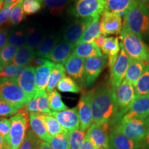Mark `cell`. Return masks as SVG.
<instances>
[{"mask_svg": "<svg viewBox=\"0 0 149 149\" xmlns=\"http://www.w3.org/2000/svg\"><path fill=\"white\" fill-rule=\"evenodd\" d=\"M90 93L93 123L113 122L116 113V99L111 86L100 84Z\"/></svg>", "mask_w": 149, "mask_h": 149, "instance_id": "cell-1", "label": "cell"}, {"mask_svg": "<svg viewBox=\"0 0 149 149\" xmlns=\"http://www.w3.org/2000/svg\"><path fill=\"white\" fill-rule=\"evenodd\" d=\"M123 26L141 40L149 33V12L144 3L135 1L124 15Z\"/></svg>", "mask_w": 149, "mask_h": 149, "instance_id": "cell-2", "label": "cell"}, {"mask_svg": "<svg viewBox=\"0 0 149 149\" xmlns=\"http://www.w3.org/2000/svg\"><path fill=\"white\" fill-rule=\"evenodd\" d=\"M10 129L4 140L6 149H19L27 134L28 112L24 109L19 110L15 115L10 117Z\"/></svg>", "mask_w": 149, "mask_h": 149, "instance_id": "cell-3", "label": "cell"}, {"mask_svg": "<svg viewBox=\"0 0 149 149\" xmlns=\"http://www.w3.org/2000/svg\"><path fill=\"white\" fill-rule=\"evenodd\" d=\"M120 35L121 44L130 58L149 64V48L142 40L124 26Z\"/></svg>", "mask_w": 149, "mask_h": 149, "instance_id": "cell-4", "label": "cell"}, {"mask_svg": "<svg viewBox=\"0 0 149 149\" xmlns=\"http://www.w3.org/2000/svg\"><path fill=\"white\" fill-rule=\"evenodd\" d=\"M0 98L18 111L24 109L29 102L17 78L0 77Z\"/></svg>", "mask_w": 149, "mask_h": 149, "instance_id": "cell-5", "label": "cell"}, {"mask_svg": "<svg viewBox=\"0 0 149 149\" xmlns=\"http://www.w3.org/2000/svg\"><path fill=\"white\" fill-rule=\"evenodd\" d=\"M116 99V113L113 122H120L124 115L129 110L134 100L137 97L135 86L124 79L115 91Z\"/></svg>", "mask_w": 149, "mask_h": 149, "instance_id": "cell-6", "label": "cell"}, {"mask_svg": "<svg viewBox=\"0 0 149 149\" xmlns=\"http://www.w3.org/2000/svg\"><path fill=\"white\" fill-rule=\"evenodd\" d=\"M105 0H74L70 13L79 19L100 16L105 10Z\"/></svg>", "mask_w": 149, "mask_h": 149, "instance_id": "cell-7", "label": "cell"}, {"mask_svg": "<svg viewBox=\"0 0 149 149\" xmlns=\"http://www.w3.org/2000/svg\"><path fill=\"white\" fill-rule=\"evenodd\" d=\"M120 133L136 142L141 143L145 139L148 128L144 120L133 118L128 120H121L115 126Z\"/></svg>", "mask_w": 149, "mask_h": 149, "instance_id": "cell-8", "label": "cell"}, {"mask_svg": "<svg viewBox=\"0 0 149 149\" xmlns=\"http://www.w3.org/2000/svg\"><path fill=\"white\" fill-rule=\"evenodd\" d=\"M130 59L120 43V51L115 64L111 69L110 86L115 91L117 87L125 79V75L128 67L129 66Z\"/></svg>", "mask_w": 149, "mask_h": 149, "instance_id": "cell-9", "label": "cell"}, {"mask_svg": "<svg viewBox=\"0 0 149 149\" xmlns=\"http://www.w3.org/2000/svg\"><path fill=\"white\" fill-rule=\"evenodd\" d=\"M84 61L85 59L80 58L72 53V55L64 64L66 72L68 77L72 78L77 84L80 88L82 89L86 88Z\"/></svg>", "mask_w": 149, "mask_h": 149, "instance_id": "cell-10", "label": "cell"}, {"mask_svg": "<svg viewBox=\"0 0 149 149\" xmlns=\"http://www.w3.org/2000/svg\"><path fill=\"white\" fill-rule=\"evenodd\" d=\"M107 64L108 58L105 55L85 59L84 71L86 87L91 88L94 84Z\"/></svg>", "mask_w": 149, "mask_h": 149, "instance_id": "cell-11", "label": "cell"}, {"mask_svg": "<svg viewBox=\"0 0 149 149\" xmlns=\"http://www.w3.org/2000/svg\"><path fill=\"white\" fill-rule=\"evenodd\" d=\"M109 128L110 124L108 122L93 123L88 129L86 135L97 149L108 148L109 146Z\"/></svg>", "mask_w": 149, "mask_h": 149, "instance_id": "cell-12", "label": "cell"}, {"mask_svg": "<svg viewBox=\"0 0 149 149\" xmlns=\"http://www.w3.org/2000/svg\"><path fill=\"white\" fill-rule=\"evenodd\" d=\"M123 27L122 16L116 13L104 10L100 17L101 33L105 35H120Z\"/></svg>", "mask_w": 149, "mask_h": 149, "instance_id": "cell-13", "label": "cell"}, {"mask_svg": "<svg viewBox=\"0 0 149 149\" xmlns=\"http://www.w3.org/2000/svg\"><path fill=\"white\" fill-rule=\"evenodd\" d=\"M51 115L57 120L62 128L68 133L79 129L80 122L77 108L67 109L59 112H51Z\"/></svg>", "mask_w": 149, "mask_h": 149, "instance_id": "cell-14", "label": "cell"}, {"mask_svg": "<svg viewBox=\"0 0 149 149\" xmlns=\"http://www.w3.org/2000/svg\"><path fill=\"white\" fill-rule=\"evenodd\" d=\"M77 108L80 122L79 129L86 132L93 124L90 91L84 92L81 95Z\"/></svg>", "mask_w": 149, "mask_h": 149, "instance_id": "cell-15", "label": "cell"}, {"mask_svg": "<svg viewBox=\"0 0 149 149\" xmlns=\"http://www.w3.org/2000/svg\"><path fill=\"white\" fill-rule=\"evenodd\" d=\"M93 18H84L76 19L65 30L63 38L65 42L72 44H75L81 38L86 29L88 28L89 24L92 22Z\"/></svg>", "mask_w": 149, "mask_h": 149, "instance_id": "cell-16", "label": "cell"}, {"mask_svg": "<svg viewBox=\"0 0 149 149\" xmlns=\"http://www.w3.org/2000/svg\"><path fill=\"white\" fill-rule=\"evenodd\" d=\"M148 114L149 95L137 97L121 120H128L133 118L145 120L148 116Z\"/></svg>", "mask_w": 149, "mask_h": 149, "instance_id": "cell-17", "label": "cell"}, {"mask_svg": "<svg viewBox=\"0 0 149 149\" xmlns=\"http://www.w3.org/2000/svg\"><path fill=\"white\" fill-rule=\"evenodd\" d=\"M17 82L30 102L36 93L35 68L28 66L26 70L17 78Z\"/></svg>", "mask_w": 149, "mask_h": 149, "instance_id": "cell-18", "label": "cell"}, {"mask_svg": "<svg viewBox=\"0 0 149 149\" xmlns=\"http://www.w3.org/2000/svg\"><path fill=\"white\" fill-rule=\"evenodd\" d=\"M75 45L66 42H59L53 50L45 57L48 60L53 61L55 64L64 65L70 56L72 55Z\"/></svg>", "mask_w": 149, "mask_h": 149, "instance_id": "cell-19", "label": "cell"}, {"mask_svg": "<svg viewBox=\"0 0 149 149\" xmlns=\"http://www.w3.org/2000/svg\"><path fill=\"white\" fill-rule=\"evenodd\" d=\"M109 145L113 149H138L141 143L136 142L123 135L116 128L111 130L109 134Z\"/></svg>", "mask_w": 149, "mask_h": 149, "instance_id": "cell-20", "label": "cell"}, {"mask_svg": "<svg viewBox=\"0 0 149 149\" xmlns=\"http://www.w3.org/2000/svg\"><path fill=\"white\" fill-rule=\"evenodd\" d=\"M29 124L31 129L40 140L50 142L52 137L48 133L42 113H30Z\"/></svg>", "mask_w": 149, "mask_h": 149, "instance_id": "cell-21", "label": "cell"}, {"mask_svg": "<svg viewBox=\"0 0 149 149\" xmlns=\"http://www.w3.org/2000/svg\"><path fill=\"white\" fill-rule=\"evenodd\" d=\"M55 65V64L53 61L46 59L44 64L35 68V83L37 91L46 90L50 75Z\"/></svg>", "mask_w": 149, "mask_h": 149, "instance_id": "cell-22", "label": "cell"}, {"mask_svg": "<svg viewBox=\"0 0 149 149\" xmlns=\"http://www.w3.org/2000/svg\"><path fill=\"white\" fill-rule=\"evenodd\" d=\"M72 54L83 59L104 55L100 48L94 42H83L77 44L74 47Z\"/></svg>", "mask_w": 149, "mask_h": 149, "instance_id": "cell-23", "label": "cell"}, {"mask_svg": "<svg viewBox=\"0 0 149 149\" xmlns=\"http://www.w3.org/2000/svg\"><path fill=\"white\" fill-rule=\"evenodd\" d=\"M36 56L35 51L30 48L29 46H25L18 48V51L10 64L28 67L27 66L29 65H31Z\"/></svg>", "mask_w": 149, "mask_h": 149, "instance_id": "cell-24", "label": "cell"}, {"mask_svg": "<svg viewBox=\"0 0 149 149\" xmlns=\"http://www.w3.org/2000/svg\"><path fill=\"white\" fill-rule=\"evenodd\" d=\"M146 65V63L142 61L130 59L129 66L126 72L125 79L135 86L137 80L139 79L144 72Z\"/></svg>", "mask_w": 149, "mask_h": 149, "instance_id": "cell-25", "label": "cell"}, {"mask_svg": "<svg viewBox=\"0 0 149 149\" xmlns=\"http://www.w3.org/2000/svg\"><path fill=\"white\" fill-rule=\"evenodd\" d=\"M100 29V16H97L93 17L91 23L86 29L79 40L75 44V46L83 42H93L95 39L101 34Z\"/></svg>", "mask_w": 149, "mask_h": 149, "instance_id": "cell-26", "label": "cell"}, {"mask_svg": "<svg viewBox=\"0 0 149 149\" xmlns=\"http://www.w3.org/2000/svg\"><path fill=\"white\" fill-rule=\"evenodd\" d=\"M59 42V37L55 35H48L43 37L42 42L35 51L36 55L45 58L53 51Z\"/></svg>", "mask_w": 149, "mask_h": 149, "instance_id": "cell-27", "label": "cell"}, {"mask_svg": "<svg viewBox=\"0 0 149 149\" xmlns=\"http://www.w3.org/2000/svg\"><path fill=\"white\" fill-rule=\"evenodd\" d=\"M135 0H105V10L124 16Z\"/></svg>", "mask_w": 149, "mask_h": 149, "instance_id": "cell-28", "label": "cell"}, {"mask_svg": "<svg viewBox=\"0 0 149 149\" xmlns=\"http://www.w3.org/2000/svg\"><path fill=\"white\" fill-rule=\"evenodd\" d=\"M102 54L107 58L118 56L120 51V42L115 37H107L102 47L100 48Z\"/></svg>", "mask_w": 149, "mask_h": 149, "instance_id": "cell-29", "label": "cell"}, {"mask_svg": "<svg viewBox=\"0 0 149 149\" xmlns=\"http://www.w3.org/2000/svg\"><path fill=\"white\" fill-rule=\"evenodd\" d=\"M66 74V69L63 64H55V66L53 68L51 75H50L49 80L46 86V91L47 93H51L57 87V84L59 81L65 77Z\"/></svg>", "mask_w": 149, "mask_h": 149, "instance_id": "cell-30", "label": "cell"}, {"mask_svg": "<svg viewBox=\"0 0 149 149\" xmlns=\"http://www.w3.org/2000/svg\"><path fill=\"white\" fill-rule=\"evenodd\" d=\"M136 97L149 95V64H147L139 79L135 85Z\"/></svg>", "mask_w": 149, "mask_h": 149, "instance_id": "cell-31", "label": "cell"}, {"mask_svg": "<svg viewBox=\"0 0 149 149\" xmlns=\"http://www.w3.org/2000/svg\"><path fill=\"white\" fill-rule=\"evenodd\" d=\"M42 115L44 123H45L48 133L51 137H54V136L61 133H68L62 128V126L60 125V124L57 122L55 117L52 116L51 115L42 114Z\"/></svg>", "mask_w": 149, "mask_h": 149, "instance_id": "cell-32", "label": "cell"}, {"mask_svg": "<svg viewBox=\"0 0 149 149\" xmlns=\"http://www.w3.org/2000/svg\"><path fill=\"white\" fill-rule=\"evenodd\" d=\"M33 97L36 101L38 113L51 115V111L49 107L48 93H46V90L37 91Z\"/></svg>", "mask_w": 149, "mask_h": 149, "instance_id": "cell-33", "label": "cell"}, {"mask_svg": "<svg viewBox=\"0 0 149 149\" xmlns=\"http://www.w3.org/2000/svg\"><path fill=\"white\" fill-rule=\"evenodd\" d=\"M17 51L18 48L8 43L0 49V63L2 69L10 64Z\"/></svg>", "mask_w": 149, "mask_h": 149, "instance_id": "cell-34", "label": "cell"}, {"mask_svg": "<svg viewBox=\"0 0 149 149\" xmlns=\"http://www.w3.org/2000/svg\"><path fill=\"white\" fill-rule=\"evenodd\" d=\"M57 90L62 93H71L77 94L81 92V88L78 84L70 77L65 76L57 85Z\"/></svg>", "mask_w": 149, "mask_h": 149, "instance_id": "cell-35", "label": "cell"}, {"mask_svg": "<svg viewBox=\"0 0 149 149\" xmlns=\"http://www.w3.org/2000/svg\"><path fill=\"white\" fill-rule=\"evenodd\" d=\"M48 96L51 112H59L68 109V107L62 101L61 95L56 90L48 93Z\"/></svg>", "mask_w": 149, "mask_h": 149, "instance_id": "cell-36", "label": "cell"}, {"mask_svg": "<svg viewBox=\"0 0 149 149\" xmlns=\"http://www.w3.org/2000/svg\"><path fill=\"white\" fill-rule=\"evenodd\" d=\"M69 1L70 0H43L44 4L54 16L62 13Z\"/></svg>", "mask_w": 149, "mask_h": 149, "instance_id": "cell-37", "label": "cell"}, {"mask_svg": "<svg viewBox=\"0 0 149 149\" xmlns=\"http://www.w3.org/2000/svg\"><path fill=\"white\" fill-rule=\"evenodd\" d=\"M26 33H24L23 30H16L9 33L8 43L19 48L26 46Z\"/></svg>", "mask_w": 149, "mask_h": 149, "instance_id": "cell-38", "label": "cell"}, {"mask_svg": "<svg viewBox=\"0 0 149 149\" xmlns=\"http://www.w3.org/2000/svg\"><path fill=\"white\" fill-rule=\"evenodd\" d=\"M23 1L24 0L19 1L17 4L15 6L14 8H13L10 15L6 22V24L8 26L17 25L25 18V13L24 12L23 7H22Z\"/></svg>", "mask_w": 149, "mask_h": 149, "instance_id": "cell-39", "label": "cell"}, {"mask_svg": "<svg viewBox=\"0 0 149 149\" xmlns=\"http://www.w3.org/2000/svg\"><path fill=\"white\" fill-rule=\"evenodd\" d=\"M86 132L77 129L68 133L70 149H81L84 142Z\"/></svg>", "mask_w": 149, "mask_h": 149, "instance_id": "cell-40", "label": "cell"}, {"mask_svg": "<svg viewBox=\"0 0 149 149\" xmlns=\"http://www.w3.org/2000/svg\"><path fill=\"white\" fill-rule=\"evenodd\" d=\"M26 35V46L31 49L36 51L43 39L42 33L34 28L31 27L27 29Z\"/></svg>", "mask_w": 149, "mask_h": 149, "instance_id": "cell-41", "label": "cell"}, {"mask_svg": "<svg viewBox=\"0 0 149 149\" xmlns=\"http://www.w3.org/2000/svg\"><path fill=\"white\" fill-rule=\"evenodd\" d=\"M49 144L53 149H70L68 133H61L52 137Z\"/></svg>", "mask_w": 149, "mask_h": 149, "instance_id": "cell-42", "label": "cell"}, {"mask_svg": "<svg viewBox=\"0 0 149 149\" xmlns=\"http://www.w3.org/2000/svg\"><path fill=\"white\" fill-rule=\"evenodd\" d=\"M27 67L8 64L0 71V77L17 78L26 70Z\"/></svg>", "mask_w": 149, "mask_h": 149, "instance_id": "cell-43", "label": "cell"}, {"mask_svg": "<svg viewBox=\"0 0 149 149\" xmlns=\"http://www.w3.org/2000/svg\"><path fill=\"white\" fill-rule=\"evenodd\" d=\"M43 5V0H24L22 7L25 15H30L39 12Z\"/></svg>", "mask_w": 149, "mask_h": 149, "instance_id": "cell-44", "label": "cell"}, {"mask_svg": "<svg viewBox=\"0 0 149 149\" xmlns=\"http://www.w3.org/2000/svg\"><path fill=\"white\" fill-rule=\"evenodd\" d=\"M40 141V139L35 135L32 130L29 129L19 149H37Z\"/></svg>", "mask_w": 149, "mask_h": 149, "instance_id": "cell-45", "label": "cell"}, {"mask_svg": "<svg viewBox=\"0 0 149 149\" xmlns=\"http://www.w3.org/2000/svg\"><path fill=\"white\" fill-rule=\"evenodd\" d=\"M19 111L8 102L0 98V117H8L15 115Z\"/></svg>", "mask_w": 149, "mask_h": 149, "instance_id": "cell-46", "label": "cell"}, {"mask_svg": "<svg viewBox=\"0 0 149 149\" xmlns=\"http://www.w3.org/2000/svg\"><path fill=\"white\" fill-rule=\"evenodd\" d=\"M17 2L12 3V4L8 6L3 7V8L0 11V27L8 21L11 12H12L13 8L17 4Z\"/></svg>", "mask_w": 149, "mask_h": 149, "instance_id": "cell-47", "label": "cell"}, {"mask_svg": "<svg viewBox=\"0 0 149 149\" xmlns=\"http://www.w3.org/2000/svg\"><path fill=\"white\" fill-rule=\"evenodd\" d=\"M10 119L0 118V134L3 139L8 136L10 129Z\"/></svg>", "mask_w": 149, "mask_h": 149, "instance_id": "cell-48", "label": "cell"}, {"mask_svg": "<svg viewBox=\"0 0 149 149\" xmlns=\"http://www.w3.org/2000/svg\"><path fill=\"white\" fill-rule=\"evenodd\" d=\"M8 31L6 29H0V49L8 44Z\"/></svg>", "mask_w": 149, "mask_h": 149, "instance_id": "cell-49", "label": "cell"}, {"mask_svg": "<svg viewBox=\"0 0 149 149\" xmlns=\"http://www.w3.org/2000/svg\"><path fill=\"white\" fill-rule=\"evenodd\" d=\"M107 37V35L101 33V34L99 35L95 39L94 41H93V42H94L99 48H101L102 47V46H103L104 41H105V39Z\"/></svg>", "mask_w": 149, "mask_h": 149, "instance_id": "cell-50", "label": "cell"}, {"mask_svg": "<svg viewBox=\"0 0 149 149\" xmlns=\"http://www.w3.org/2000/svg\"><path fill=\"white\" fill-rule=\"evenodd\" d=\"M81 149H97V148H95V146H94V144L91 142L88 137L86 135L84 142Z\"/></svg>", "mask_w": 149, "mask_h": 149, "instance_id": "cell-51", "label": "cell"}, {"mask_svg": "<svg viewBox=\"0 0 149 149\" xmlns=\"http://www.w3.org/2000/svg\"><path fill=\"white\" fill-rule=\"evenodd\" d=\"M37 149H53V148L51 146V145L49 144L48 142H46V141H41Z\"/></svg>", "mask_w": 149, "mask_h": 149, "instance_id": "cell-52", "label": "cell"}, {"mask_svg": "<svg viewBox=\"0 0 149 149\" xmlns=\"http://www.w3.org/2000/svg\"><path fill=\"white\" fill-rule=\"evenodd\" d=\"M0 149H6L5 146L4 140H3V137L1 135V134H0Z\"/></svg>", "mask_w": 149, "mask_h": 149, "instance_id": "cell-53", "label": "cell"}, {"mask_svg": "<svg viewBox=\"0 0 149 149\" xmlns=\"http://www.w3.org/2000/svg\"><path fill=\"white\" fill-rule=\"evenodd\" d=\"M144 122H145V124H146V125L147 126V127H148L149 129V114H148V116L147 117V118L144 120Z\"/></svg>", "mask_w": 149, "mask_h": 149, "instance_id": "cell-54", "label": "cell"}, {"mask_svg": "<svg viewBox=\"0 0 149 149\" xmlns=\"http://www.w3.org/2000/svg\"><path fill=\"white\" fill-rule=\"evenodd\" d=\"M3 4H4V0H0V11L3 8Z\"/></svg>", "mask_w": 149, "mask_h": 149, "instance_id": "cell-55", "label": "cell"}, {"mask_svg": "<svg viewBox=\"0 0 149 149\" xmlns=\"http://www.w3.org/2000/svg\"><path fill=\"white\" fill-rule=\"evenodd\" d=\"M145 139H146V142L148 143V144H149V129H148V133H147V134H146V137H145Z\"/></svg>", "mask_w": 149, "mask_h": 149, "instance_id": "cell-56", "label": "cell"}, {"mask_svg": "<svg viewBox=\"0 0 149 149\" xmlns=\"http://www.w3.org/2000/svg\"><path fill=\"white\" fill-rule=\"evenodd\" d=\"M136 1H138V2L144 3V4H145V3L149 2V0H136Z\"/></svg>", "mask_w": 149, "mask_h": 149, "instance_id": "cell-57", "label": "cell"}, {"mask_svg": "<svg viewBox=\"0 0 149 149\" xmlns=\"http://www.w3.org/2000/svg\"><path fill=\"white\" fill-rule=\"evenodd\" d=\"M100 149H113V148L109 145V146L108 147V148H100Z\"/></svg>", "mask_w": 149, "mask_h": 149, "instance_id": "cell-58", "label": "cell"}, {"mask_svg": "<svg viewBox=\"0 0 149 149\" xmlns=\"http://www.w3.org/2000/svg\"><path fill=\"white\" fill-rule=\"evenodd\" d=\"M2 70V68H1V63H0V71Z\"/></svg>", "mask_w": 149, "mask_h": 149, "instance_id": "cell-59", "label": "cell"}]
</instances>
